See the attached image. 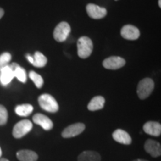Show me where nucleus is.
<instances>
[{
	"label": "nucleus",
	"instance_id": "1",
	"mask_svg": "<svg viewBox=\"0 0 161 161\" xmlns=\"http://www.w3.org/2000/svg\"><path fill=\"white\" fill-rule=\"evenodd\" d=\"M38 103L42 109L49 113H55L59 109L57 101L49 94L45 93L40 96L38 98Z\"/></svg>",
	"mask_w": 161,
	"mask_h": 161
},
{
	"label": "nucleus",
	"instance_id": "2",
	"mask_svg": "<svg viewBox=\"0 0 161 161\" xmlns=\"http://www.w3.org/2000/svg\"><path fill=\"white\" fill-rule=\"evenodd\" d=\"M78 55L80 58H87L92 54L93 49L92 40L87 37H81L78 40Z\"/></svg>",
	"mask_w": 161,
	"mask_h": 161
},
{
	"label": "nucleus",
	"instance_id": "3",
	"mask_svg": "<svg viewBox=\"0 0 161 161\" xmlns=\"http://www.w3.org/2000/svg\"><path fill=\"white\" fill-rule=\"evenodd\" d=\"M154 87V81L151 78H144L140 80L137 86L138 97L140 99H145L151 95Z\"/></svg>",
	"mask_w": 161,
	"mask_h": 161
},
{
	"label": "nucleus",
	"instance_id": "4",
	"mask_svg": "<svg viewBox=\"0 0 161 161\" xmlns=\"http://www.w3.org/2000/svg\"><path fill=\"white\" fill-rule=\"evenodd\" d=\"M32 128H33V125L31 121L28 119L22 120L17 122L14 127L12 134H13L14 137L16 139L22 138L25 136L28 133L31 131Z\"/></svg>",
	"mask_w": 161,
	"mask_h": 161
},
{
	"label": "nucleus",
	"instance_id": "5",
	"mask_svg": "<svg viewBox=\"0 0 161 161\" xmlns=\"http://www.w3.org/2000/svg\"><path fill=\"white\" fill-rule=\"evenodd\" d=\"M71 28L66 22H61L56 26L54 30L53 37L58 42H64L69 37Z\"/></svg>",
	"mask_w": 161,
	"mask_h": 161
},
{
	"label": "nucleus",
	"instance_id": "6",
	"mask_svg": "<svg viewBox=\"0 0 161 161\" xmlns=\"http://www.w3.org/2000/svg\"><path fill=\"white\" fill-rule=\"evenodd\" d=\"M85 130V125L83 123H75L68 126L63 130L61 135L64 138H71L81 134Z\"/></svg>",
	"mask_w": 161,
	"mask_h": 161
},
{
	"label": "nucleus",
	"instance_id": "7",
	"mask_svg": "<svg viewBox=\"0 0 161 161\" xmlns=\"http://www.w3.org/2000/svg\"><path fill=\"white\" fill-rule=\"evenodd\" d=\"M86 11L90 17L92 19H102L107 14V10L94 4H88L86 7Z\"/></svg>",
	"mask_w": 161,
	"mask_h": 161
},
{
	"label": "nucleus",
	"instance_id": "8",
	"mask_svg": "<svg viewBox=\"0 0 161 161\" xmlns=\"http://www.w3.org/2000/svg\"><path fill=\"white\" fill-rule=\"evenodd\" d=\"M145 151L153 158H158L161 154L160 144L155 140L148 139L146 141L144 145Z\"/></svg>",
	"mask_w": 161,
	"mask_h": 161
},
{
	"label": "nucleus",
	"instance_id": "9",
	"mask_svg": "<svg viewBox=\"0 0 161 161\" xmlns=\"http://www.w3.org/2000/svg\"><path fill=\"white\" fill-rule=\"evenodd\" d=\"M125 64V60L122 58L113 56L106 58L103 61V66L108 69H117Z\"/></svg>",
	"mask_w": 161,
	"mask_h": 161
},
{
	"label": "nucleus",
	"instance_id": "10",
	"mask_svg": "<svg viewBox=\"0 0 161 161\" xmlns=\"http://www.w3.org/2000/svg\"><path fill=\"white\" fill-rule=\"evenodd\" d=\"M121 35L126 40H134L138 39L140 35V32L137 28L131 25H127L121 29Z\"/></svg>",
	"mask_w": 161,
	"mask_h": 161
},
{
	"label": "nucleus",
	"instance_id": "11",
	"mask_svg": "<svg viewBox=\"0 0 161 161\" xmlns=\"http://www.w3.org/2000/svg\"><path fill=\"white\" fill-rule=\"evenodd\" d=\"M33 122L41 126L45 130H50L53 128V122L50 119L42 114H36L33 116Z\"/></svg>",
	"mask_w": 161,
	"mask_h": 161
},
{
	"label": "nucleus",
	"instance_id": "12",
	"mask_svg": "<svg viewBox=\"0 0 161 161\" xmlns=\"http://www.w3.org/2000/svg\"><path fill=\"white\" fill-rule=\"evenodd\" d=\"M113 138L119 143L124 145H130L132 142V139L125 130L117 129L113 133Z\"/></svg>",
	"mask_w": 161,
	"mask_h": 161
},
{
	"label": "nucleus",
	"instance_id": "13",
	"mask_svg": "<svg viewBox=\"0 0 161 161\" xmlns=\"http://www.w3.org/2000/svg\"><path fill=\"white\" fill-rule=\"evenodd\" d=\"M143 130L147 134L154 136H159L161 134V125L159 122L150 121L145 123Z\"/></svg>",
	"mask_w": 161,
	"mask_h": 161
},
{
	"label": "nucleus",
	"instance_id": "14",
	"mask_svg": "<svg viewBox=\"0 0 161 161\" xmlns=\"http://www.w3.org/2000/svg\"><path fill=\"white\" fill-rule=\"evenodd\" d=\"M14 78V74L9 65L0 70V82L3 86L8 85Z\"/></svg>",
	"mask_w": 161,
	"mask_h": 161
},
{
	"label": "nucleus",
	"instance_id": "15",
	"mask_svg": "<svg viewBox=\"0 0 161 161\" xmlns=\"http://www.w3.org/2000/svg\"><path fill=\"white\" fill-rule=\"evenodd\" d=\"M17 158L19 161H37L38 160L37 153L29 149H23L17 152Z\"/></svg>",
	"mask_w": 161,
	"mask_h": 161
},
{
	"label": "nucleus",
	"instance_id": "16",
	"mask_svg": "<svg viewBox=\"0 0 161 161\" xmlns=\"http://www.w3.org/2000/svg\"><path fill=\"white\" fill-rule=\"evenodd\" d=\"M78 161H101V156L94 151H84L78 155Z\"/></svg>",
	"mask_w": 161,
	"mask_h": 161
},
{
	"label": "nucleus",
	"instance_id": "17",
	"mask_svg": "<svg viewBox=\"0 0 161 161\" xmlns=\"http://www.w3.org/2000/svg\"><path fill=\"white\" fill-rule=\"evenodd\" d=\"M105 103V99L102 96H96L92 98L90 103L88 104L87 108L90 111H95V110H98L102 109L104 106Z\"/></svg>",
	"mask_w": 161,
	"mask_h": 161
},
{
	"label": "nucleus",
	"instance_id": "18",
	"mask_svg": "<svg viewBox=\"0 0 161 161\" xmlns=\"http://www.w3.org/2000/svg\"><path fill=\"white\" fill-rule=\"evenodd\" d=\"M34 108L31 104H24L17 105L15 108V113L18 116H28L33 112Z\"/></svg>",
	"mask_w": 161,
	"mask_h": 161
},
{
	"label": "nucleus",
	"instance_id": "19",
	"mask_svg": "<svg viewBox=\"0 0 161 161\" xmlns=\"http://www.w3.org/2000/svg\"><path fill=\"white\" fill-rule=\"evenodd\" d=\"M34 61L31 64L35 67L42 68L44 67L47 64V58L45 55H43L41 52H36L33 57Z\"/></svg>",
	"mask_w": 161,
	"mask_h": 161
},
{
	"label": "nucleus",
	"instance_id": "20",
	"mask_svg": "<svg viewBox=\"0 0 161 161\" xmlns=\"http://www.w3.org/2000/svg\"><path fill=\"white\" fill-rule=\"evenodd\" d=\"M29 77L31 78L32 81L34 82L35 84V86H37L38 89L41 88L43 86V79L41 77V75H40L39 74L36 73L35 72L31 71L29 72Z\"/></svg>",
	"mask_w": 161,
	"mask_h": 161
},
{
	"label": "nucleus",
	"instance_id": "21",
	"mask_svg": "<svg viewBox=\"0 0 161 161\" xmlns=\"http://www.w3.org/2000/svg\"><path fill=\"white\" fill-rule=\"evenodd\" d=\"M13 72L14 74V77L17 78L19 81L25 83L26 81V72L23 68H22L21 66H19Z\"/></svg>",
	"mask_w": 161,
	"mask_h": 161
},
{
	"label": "nucleus",
	"instance_id": "22",
	"mask_svg": "<svg viewBox=\"0 0 161 161\" xmlns=\"http://www.w3.org/2000/svg\"><path fill=\"white\" fill-rule=\"evenodd\" d=\"M11 60V55L8 52H4L0 55V70L9 65Z\"/></svg>",
	"mask_w": 161,
	"mask_h": 161
},
{
	"label": "nucleus",
	"instance_id": "23",
	"mask_svg": "<svg viewBox=\"0 0 161 161\" xmlns=\"http://www.w3.org/2000/svg\"><path fill=\"white\" fill-rule=\"evenodd\" d=\"M8 119V114L6 108L0 104V125H5Z\"/></svg>",
	"mask_w": 161,
	"mask_h": 161
},
{
	"label": "nucleus",
	"instance_id": "24",
	"mask_svg": "<svg viewBox=\"0 0 161 161\" xmlns=\"http://www.w3.org/2000/svg\"><path fill=\"white\" fill-rule=\"evenodd\" d=\"M26 57H27V59L30 62V63H31V64L33 63L34 59H33V57H32V56H31L30 55H27V56H26Z\"/></svg>",
	"mask_w": 161,
	"mask_h": 161
},
{
	"label": "nucleus",
	"instance_id": "25",
	"mask_svg": "<svg viewBox=\"0 0 161 161\" xmlns=\"http://www.w3.org/2000/svg\"><path fill=\"white\" fill-rule=\"evenodd\" d=\"M4 14H5V12H4V10L0 8V19H1V18L3 17Z\"/></svg>",
	"mask_w": 161,
	"mask_h": 161
},
{
	"label": "nucleus",
	"instance_id": "26",
	"mask_svg": "<svg viewBox=\"0 0 161 161\" xmlns=\"http://www.w3.org/2000/svg\"><path fill=\"white\" fill-rule=\"evenodd\" d=\"M133 161H148V160H142V159H136V160H134Z\"/></svg>",
	"mask_w": 161,
	"mask_h": 161
},
{
	"label": "nucleus",
	"instance_id": "27",
	"mask_svg": "<svg viewBox=\"0 0 161 161\" xmlns=\"http://www.w3.org/2000/svg\"><path fill=\"white\" fill-rule=\"evenodd\" d=\"M0 161H9V160H7V159H5V158H2V159H0Z\"/></svg>",
	"mask_w": 161,
	"mask_h": 161
},
{
	"label": "nucleus",
	"instance_id": "28",
	"mask_svg": "<svg viewBox=\"0 0 161 161\" xmlns=\"http://www.w3.org/2000/svg\"><path fill=\"white\" fill-rule=\"evenodd\" d=\"M158 4H159V7H161V0H159L158 1Z\"/></svg>",
	"mask_w": 161,
	"mask_h": 161
},
{
	"label": "nucleus",
	"instance_id": "29",
	"mask_svg": "<svg viewBox=\"0 0 161 161\" xmlns=\"http://www.w3.org/2000/svg\"><path fill=\"white\" fill-rule=\"evenodd\" d=\"M2 154H3V152H2V149H1V148H0V158H1Z\"/></svg>",
	"mask_w": 161,
	"mask_h": 161
},
{
	"label": "nucleus",
	"instance_id": "30",
	"mask_svg": "<svg viewBox=\"0 0 161 161\" xmlns=\"http://www.w3.org/2000/svg\"></svg>",
	"mask_w": 161,
	"mask_h": 161
}]
</instances>
